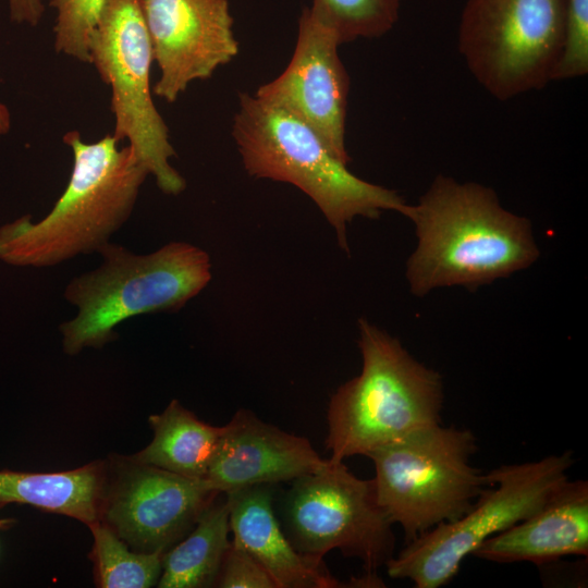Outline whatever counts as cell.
I'll return each mask as SVG.
<instances>
[{
  "label": "cell",
  "instance_id": "1",
  "mask_svg": "<svg viewBox=\"0 0 588 588\" xmlns=\"http://www.w3.org/2000/svg\"><path fill=\"white\" fill-rule=\"evenodd\" d=\"M407 218L417 235L406 269L416 296L441 286L474 290L528 268L539 256L530 222L475 182L439 174Z\"/></svg>",
  "mask_w": 588,
  "mask_h": 588
},
{
  "label": "cell",
  "instance_id": "2",
  "mask_svg": "<svg viewBox=\"0 0 588 588\" xmlns=\"http://www.w3.org/2000/svg\"><path fill=\"white\" fill-rule=\"evenodd\" d=\"M72 149L69 183L38 222L24 216L0 228V260L45 268L78 255L98 253L127 221L149 175L130 146L113 134L85 143L77 131L64 134Z\"/></svg>",
  "mask_w": 588,
  "mask_h": 588
},
{
  "label": "cell",
  "instance_id": "3",
  "mask_svg": "<svg viewBox=\"0 0 588 588\" xmlns=\"http://www.w3.org/2000/svg\"><path fill=\"white\" fill-rule=\"evenodd\" d=\"M232 135L247 173L290 183L309 196L348 252L347 224L376 219L384 210L408 217L411 206L395 192L354 175L306 123L255 95L241 93Z\"/></svg>",
  "mask_w": 588,
  "mask_h": 588
},
{
  "label": "cell",
  "instance_id": "4",
  "mask_svg": "<svg viewBox=\"0 0 588 588\" xmlns=\"http://www.w3.org/2000/svg\"><path fill=\"white\" fill-rule=\"evenodd\" d=\"M362 370L332 394L326 448L341 462L441 424L443 383L401 342L366 319L358 320Z\"/></svg>",
  "mask_w": 588,
  "mask_h": 588
},
{
  "label": "cell",
  "instance_id": "5",
  "mask_svg": "<svg viewBox=\"0 0 588 588\" xmlns=\"http://www.w3.org/2000/svg\"><path fill=\"white\" fill-rule=\"evenodd\" d=\"M98 254L101 265L72 278L63 293L77 309L60 326L69 355L102 347L133 317L180 310L211 280L209 255L187 242H170L145 255L109 242Z\"/></svg>",
  "mask_w": 588,
  "mask_h": 588
},
{
  "label": "cell",
  "instance_id": "6",
  "mask_svg": "<svg viewBox=\"0 0 588 588\" xmlns=\"http://www.w3.org/2000/svg\"><path fill=\"white\" fill-rule=\"evenodd\" d=\"M476 451L470 430L438 424L367 455L375 466L378 504L402 527L406 542L460 518L492 485L470 464Z\"/></svg>",
  "mask_w": 588,
  "mask_h": 588
},
{
  "label": "cell",
  "instance_id": "7",
  "mask_svg": "<svg viewBox=\"0 0 588 588\" xmlns=\"http://www.w3.org/2000/svg\"><path fill=\"white\" fill-rule=\"evenodd\" d=\"M567 451L538 461L509 464L488 473L482 490L460 518L439 524L406 546L385 564L392 578L416 588H439L458 573L462 562L490 537L536 512L567 479L573 466Z\"/></svg>",
  "mask_w": 588,
  "mask_h": 588
},
{
  "label": "cell",
  "instance_id": "8",
  "mask_svg": "<svg viewBox=\"0 0 588 588\" xmlns=\"http://www.w3.org/2000/svg\"><path fill=\"white\" fill-rule=\"evenodd\" d=\"M564 35V0H466L457 45L475 79L506 101L552 82Z\"/></svg>",
  "mask_w": 588,
  "mask_h": 588
},
{
  "label": "cell",
  "instance_id": "9",
  "mask_svg": "<svg viewBox=\"0 0 588 588\" xmlns=\"http://www.w3.org/2000/svg\"><path fill=\"white\" fill-rule=\"evenodd\" d=\"M88 52L89 63L111 88L113 136L119 142L127 140L160 191L179 195L186 182L170 164L176 154L152 100L149 76L154 57L137 0H106Z\"/></svg>",
  "mask_w": 588,
  "mask_h": 588
},
{
  "label": "cell",
  "instance_id": "10",
  "mask_svg": "<svg viewBox=\"0 0 588 588\" xmlns=\"http://www.w3.org/2000/svg\"><path fill=\"white\" fill-rule=\"evenodd\" d=\"M282 517L286 537L303 555L322 561L332 550L376 575L393 556L392 523L378 504L372 479L356 477L328 458L320 470L292 480Z\"/></svg>",
  "mask_w": 588,
  "mask_h": 588
},
{
  "label": "cell",
  "instance_id": "11",
  "mask_svg": "<svg viewBox=\"0 0 588 588\" xmlns=\"http://www.w3.org/2000/svg\"><path fill=\"white\" fill-rule=\"evenodd\" d=\"M207 479L184 477L132 456L108 464L100 520L130 548L164 553L219 495Z\"/></svg>",
  "mask_w": 588,
  "mask_h": 588
},
{
  "label": "cell",
  "instance_id": "12",
  "mask_svg": "<svg viewBox=\"0 0 588 588\" xmlns=\"http://www.w3.org/2000/svg\"><path fill=\"white\" fill-rule=\"evenodd\" d=\"M160 77L152 91L174 102L238 53L228 0H137Z\"/></svg>",
  "mask_w": 588,
  "mask_h": 588
},
{
  "label": "cell",
  "instance_id": "13",
  "mask_svg": "<svg viewBox=\"0 0 588 588\" xmlns=\"http://www.w3.org/2000/svg\"><path fill=\"white\" fill-rule=\"evenodd\" d=\"M340 45L335 34L305 7L290 63L255 96L306 123L338 160L348 164L345 120L350 77L338 52Z\"/></svg>",
  "mask_w": 588,
  "mask_h": 588
},
{
  "label": "cell",
  "instance_id": "14",
  "mask_svg": "<svg viewBox=\"0 0 588 588\" xmlns=\"http://www.w3.org/2000/svg\"><path fill=\"white\" fill-rule=\"evenodd\" d=\"M327 463L306 438L240 409L222 426L206 479L219 492L228 493L294 480L320 470Z\"/></svg>",
  "mask_w": 588,
  "mask_h": 588
},
{
  "label": "cell",
  "instance_id": "15",
  "mask_svg": "<svg viewBox=\"0 0 588 588\" xmlns=\"http://www.w3.org/2000/svg\"><path fill=\"white\" fill-rule=\"evenodd\" d=\"M495 562L546 564L588 556V481L567 479L530 516L487 539L473 554Z\"/></svg>",
  "mask_w": 588,
  "mask_h": 588
},
{
  "label": "cell",
  "instance_id": "16",
  "mask_svg": "<svg viewBox=\"0 0 588 588\" xmlns=\"http://www.w3.org/2000/svg\"><path fill=\"white\" fill-rule=\"evenodd\" d=\"M273 485H256L224 493L232 541L244 548L278 588L344 587L323 561L301 554L281 528L273 510Z\"/></svg>",
  "mask_w": 588,
  "mask_h": 588
},
{
  "label": "cell",
  "instance_id": "17",
  "mask_svg": "<svg viewBox=\"0 0 588 588\" xmlns=\"http://www.w3.org/2000/svg\"><path fill=\"white\" fill-rule=\"evenodd\" d=\"M107 475L105 462L58 473L0 470V507L28 504L90 526L100 520Z\"/></svg>",
  "mask_w": 588,
  "mask_h": 588
},
{
  "label": "cell",
  "instance_id": "18",
  "mask_svg": "<svg viewBox=\"0 0 588 588\" xmlns=\"http://www.w3.org/2000/svg\"><path fill=\"white\" fill-rule=\"evenodd\" d=\"M151 442L132 457L194 479H206L222 427L198 419L177 400L149 417Z\"/></svg>",
  "mask_w": 588,
  "mask_h": 588
},
{
  "label": "cell",
  "instance_id": "19",
  "mask_svg": "<svg viewBox=\"0 0 588 588\" xmlns=\"http://www.w3.org/2000/svg\"><path fill=\"white\" fill-rule=\"evenodd\" d=\"M219 497L207 506L185 538L163 553L158 587H213L231 544L229 503L225 494L224 499Z\"/></svg>",
  "mask_w": 588,
  "mask_h": 588
},
{
  "label": "cell",
  "instance_id": "20",
  "mask_svg": "<svg viewBox=\"0 0 588 588\" xmlns=\"http://www.w3.org/2000/svg\"><path fill=\"white\" fill-rule=\"evenodd\" d=\"M94 544L89 559L95 580L101 588H148L161 575L162 553L138 552L130 548L101 522L89 526Z\"/></svg>",
  "mask_w": 588,
  "mask_h": 588
},
{
  "label": "cell",
  "instance_id": "21",
  "mask_svg": "<svg viewBox=\"0 0 588 588\" xmlns=\"http://www.w3.org/2000/svg\"><path fill=\"white\" fill-rule=\"evenodd\" d=\"M402 0H313L311 13L341 45L358 38H376L393 28Z\"/></svg>",
  "mask_w": 588,
  "mask_h": 588
},
{
  "label": "cell",
  "instance_id": "22",
  "mask_svg": "<svg viewBox=\"0 0 588 588\" xmlns=\"http://www.w3.org/2000/svg\"><path fill=\"white\" fill-rule=\"evenodd\" d=\"M106 0H50L57 11L54 48L78 61L89 63L88 42Z\"/></svg>",
  "mask_w": 588,
  "mask_h": 588
},
{
  "label": "cell",
  "instance_id": "23",
  "mask_svg": "<svg viewBox=\"0 0 588 588\" xmlns=\"http://www.w3.org/2000/svg\"><path fill=\"white\" fill-rule=\"evenodd\" d=\"M588 73V0H564L563 47L552 81Z\"/></svg>",
  "mask_w": 588,
  "mask_h": 588
},
{
  "label": "cell",
  "instance_id": "24",
  "mask_svg": "<svg viewBox=\"0 0 588 588\" xmlns=\"http://www.w3.org/2000/svg\"><path fill=\"white\" fill-rule=\"evenodd\" d=\"M213 587L278 588L267 571L241 546L231 541Z\"/></svg>",
  "mask_w": 588,
  "mask_h": 588
},
{
  "label": "cell",
  "instance_id": "25",
  "mask_svg": "<svg viewBox=\"0 0 588 588\" xmlns=\"http://www.w3.org/2000/svg\"><path fill=\"white\" fill-rule=\"evenodd\" d=\"M11 21L36 26L45 12L42 0H9Z\"/></svg>",
  "mask_w": 588,
  "mask_h": 588
},
{
  "label": "cell",
  "instance_id": "26",
  "mask_svg": "<svg viewBox=\"0 0 588 588\" xmlns=\"http://www.w3.org/2000/svg\"><path fill=\"white\" fill-rule=\"evenodd\" d=\"M11 127V114L5 105L0 102V135H5Z\"/></svg>",
  "mask_w": 588,
  "mask_h": 588
},
{
  "label": "cell",
  "instance_id": "27",
  "mask_svg": "<svg viewBox=\"0 0 588 588\" xmlns=\"http://www.w3.org/2000/svg\"><path fill=\"white\" fill-rule=\"evenodd\" d=\"M5 522L4 520H0V525L4 524Z\"/></svg>",
  "mask_w": 588,
  "mask_h": 588
}]
</instances>
